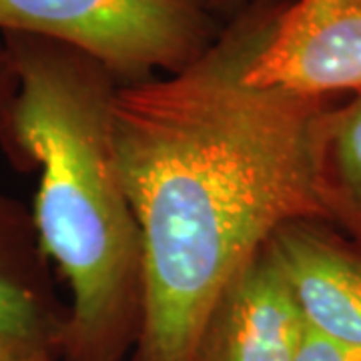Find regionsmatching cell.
I'll return each mask as SVG.
<instances>
[{"label":"cell","mask_w":361,"mask_h":361,"mask_svg":"<svg viewBox=\"0 0 361 361\" xmlns=\"http://www.w3.org/2000/svg\"><path fill=\"white\" fill-rule=\"evenodd\" d=\"M0 361H63L61 357H40V360H0Z\"/></svg>","instance_id":"obj_12"},{"label":"cell","mask_w":361,"mask_h":361,"mask_svg":"<svg viewBox=\"0 0 361 361\" xmlns=\"http://www.w3.org/2000/svg\"><path fill=\"white\" fill-rule=\"evenodd\" d=\"M211 2L217 4L219 8L233 11L239 16V14L247 13L255 6H261V4H287L289 0H211Z\"/></svg>","instance_id":"obj_11"},{"label":"cell","mask_w":361,"mask_h":361,"mask_svg":"<svg viewBox=\"0 0 361 361\" xmlns=\"http://www.w3.org/2000/svg\"><path fill=\"white\" fill-rule=\"evenodd\" d=\"M63 325L39 287L25 231L0 205V360L61 357Z\"/></svg>","instance_id":"obj_7"},{"label":"cell","mask_w":361,"mask_h":361,"mask_svg":"<svg viewBox=\"0 0 361 361\" xmlns=\"http://www.w3.org/2000/svg\"><path fill=\"white\" fill-rule=\"evenodd\" d=\"M307 325L263 249L221 297L195 361H293Z\"/></svg>","instance_id":"obj_5"},{"label":"cell","mask_w":361,"mask_h":361,"mask_svg":"<svg viewBox=\"0 0 361 361\" xmlns=\"http://www.w3.org/2000/svg\"><path fill=\"white\" fill-rule=\"evenodd\" d=\"M293 361H361V345L331 339L307 327Z\"/></svg>","instance_id":"obj_9"},{"label":"cell","mask_w":361,"mask_h":361,"mask_svg":"<svg viewBox=\"0 0 361 361\" xmlns=\"http://www.w3.org/2000/svg\"><path fill=\"white\" fill-rule=\"evenodd\" d=\"M265 251L310 329L361 345V255L310 221L281 227Z\"/></svg>","instance_id":"obj_6"},{"label":"cell","mask_w":361,"mask_h":361,"mask_svg":"<svg viewBox=\"0 0 361 361\" xmlns=\"http://www.w3.org/2000/svg\"><path fill=\"white\" fill-rule=\"evenodd\" d=\"M327 179L336 213L361 227V90L327 118Z\"/></svg>","instance_id":"obj_8"},{"label":"cell","mask_w":361,"mask_h":361,"mask_svg":"<svg viewBox=\"0 0 361 361\" xmlns=\"http://www.w3.org/2000/svg\"><path fill=\"white\" fill-rule=\"evenodd\" d=\"M14 87H16V78H14L11 54L6 51L2 39H0V125L4 123L6 109H8L11 101H13Z\"/></svg>","instance_id":"obj_10"},{"label":"cell","mask_w":361,"mask_h":361,"mask_svg":"<svg viewBox=\"0 0 361 361\" xmlns=\"http://www.w3.org/2000/svg\"><path fill=\"white\" fill-rule=\"evenodd\" d=\"M255 87L305 97L361 90V0H289L247 68Z\"/></svg>","instance_id":"obj_4"},{"label":"cell","mask_w":361,"mask_h":361,"mask_svg":"<svg viewBox=\"0 0 361 361\" xmlns=\"http://www.w3.org/2000/svg\"><path fill=\"white\" fill-rule=\"evenodd\" d=\"M281 6L235 16L169 78L115 90L116 167L139 235L135 361H195L221 297L271 237L337 217L325 99L247 80Z\"/></svg>","instance_id":"obj_1"},{"label":"cell","mask_w":361,"mask_h":361,"mask_svg":"<svg viewBox=\"0 0 361 361\" xmlns=\"http://www.w3.org/2000/svg\"><path fill=\"white\" fill-rule=\"evenodd\" d=\"M59 42L129 82L175 75L221 35L201 0H0V35Z\"/></svg>","instance_id":"obj_3"},{"label":"cell","mask_w":361,"mask_h":361,"mask_svg":"<svg viewBox=\"0 0 361 361\" xmlns=\"http://www.w3.org/2000/svg\"><path fill=\"white\" fill-rule=\"evenodd\" d=\"M13 63L2 127L40 169L32 229L73 295L63 361H118L130 337L139 235L113 145L115 77L59 42L0 35Z\"/></svg>","instance_id":"obj_2"}]
</instances>
